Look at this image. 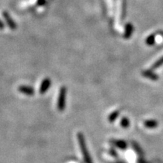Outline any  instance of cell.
<instances>
[{
    "label": "cell",
    "instance_id": "6da1fadb",
    "mask_svg": "<svg viewBox=\"0 0 163 163\" xmlns=\"http://www.w3.org/2000/svg\"><path fill=\"white\" fill-rule=\"evenodd\" d=\"M77 139H78L79 144L80 150H81L82 154L83 156V159L85 160V163H93L92 158H91L90 155H89L88 150L86 143H85V138L84 135L82 134L81 132H79L77 134Z\"/></svg>",
    "mask_w": 163,
    "mask_h": 163
},
{
    "label": "cell",
    "instance_id": "7a4b0ae2",
    "mask_svg": "<svg viewBox=\"0 0 163 163\" xmlns=\"http://www.w3.org/2000/svg\"><path fill=\"white\" fill-rule=\"evenodd\" d=\"M66 88L62 87L60 89L59 92L58 98H57V109L59 111H64L66 106Z\"/></svg>",
    "mask_w": 163,
    "mask_h": 163
},
{
    "label": "cell",
    "instance_id": "3957f363",
    "mask_svg": "<svg viewBox=\"0 0 163 163\" xmlns=\"http://www.w3.org/2000/svg\"><path fill=\"white\" fill-rule=\"evenodd\" d=\"M19 92L22 94H26V95H33L34 94V89L32 87H29V86H25V85H22V86H20L18 88Z\"/></svg>",
    "mask_w": 163,
    "mask_h": 163
},
{
    "label": "cell",
    "instance_id": "277c9868",
    "mask_svg": "<svg viewBox=\"0 0 163 163\" xmlns=\"http://www.w3.org/2000/svg\"><path fill=\"white\" fill-rule=\"evenodd\" d=\"M51 86V80L49 79H45L44 81L42 82L41 86L39 88V92L41 94H44L47 92V90L50 88Z\"/></svg>",
    "mask_w": 163,
    "mask_h": 163
},
{
    "label": "cell",
    "instance_id": "5b68a950",
    "mask_svg": "<svg viewBox=\"0 0 163 163\" xmlns=\"http://www.w3.org/2000/svg\"><path fill=\"white\" fill-rule=\"evenodd\" d=\"M111 143L113 145L118 147V148L122 149V150H125L127 147V143H125V141H121V140H113V141H111Z\"/></svg>",
    "mask_w": 163,
    "mask_h": 163
},
{
    "label": "cell",
    "instance_id": "8992f818",
    "mask_svg": "<svg viewBox=\"0 0 163 163\" xmlns=\"http://www.w3.org/2000/svg\"><path fill=\"white\" fill-rule=\"evenodd\" d=\"M143 125L147 129H155L159 125V123L156 120H147L143 122Z\"/></svg>",
    "mask_w": 163,
    "mask_h": 163
},
{
    "label": "cell",
    "instance_id": "52a82bcc",
    "mask_svg": "<svg viewBox=\"0 0 163 163\" xmlns=\"http://www.w3.org/2000/svg\"><path fill=\"white\" fill-rule=\"evenodd\" d=\"M119 115H120V112L118 110H115V111H113V113H110V115L108 116V120L110 122H113L114 121L118 118Z\"/></svg>",
    "mask_w": 163,
    "mask_h": 163
},
{
    "label": "cell",
    "instance_id": "ba28073f",
    "mask_svg": "<svg viewBox=\"0 0 163 163\" xmlns=\"http://www.w3.org/2000/svg\"><path fill=\"white\" fill-rule=\"evenodd\" d=\"M120 125H122V127L125 128H128L130 125V122H129V120L128 118H126V117H124V118L122 119V120H121L120 122Z\"/></svg>",
    "mask_w": 163,
    "mask_h": 163
},
{
    "label": "cell",
    "instance_id": "9c48e42d",
    "mask_svg": "<svg viewBox=\"0 0 163 163\" xmlns=\"http://www.w3.org/2000/svg\"><path fill=\"white\" fill-rule=\"evenodd\" d=\"M143 75H144L145 76L150 78V79H154V80L156 79V76H155V75L152 74V73H150V72H145V73H143Z\"/></svg>",
    "mask_w": 163,
    "mask_h": 163
},
{
    "label": "cell",
    "instance_id": "30bf717a",
    "mask_svg": "<svg viewBox=\"0 0 163 163\" xmlns=\"http://www.w3.org/2000/svg\"><path fill=\"white\" fill-rule=\"evenodd\" d=\"M132 146L133 147H134V150H136V152H138V153H139V154H142V150H141V148H140V147H139V145H138L137 144V143H132Z\"/></svg>",
    "mask_w": 163,
    "mask_h": 163
},
{
    "label": "cell",
    "instance_id": "8fae6325",
    "mask_svg": "<svg viewBox=\"0 0 163 163\" xmlns=\"http://www.w3.org/2000/svg\"><path fill=\"white\" fill-rule=\"evenodd\" d=\"M109 152H110V155L113 156H115V157H116V156H117V153H116V152H115V150H113V149H110V151H109Z\"/></svg>",
    "mask_w": 163,
    "mask_h": 163
},
{
    "label": "cell",
    "instance_id": "7c38bea8",
    "mask_svg": "<svg viewBox=\"0 0 163 163\" xmlns=\"http://www.w3.org/2000/svg\"><path fill=\"white\" fill-rule=\"evenodd\" d=\"M138 163H147V162H145L143 159H139V160H138Z\"/></svg>",
    "mask_w": 163,
    "mask_h": 163
},
{
    "label": "cell",
    "instance_id": "4fadbf2b",
    "mask_svg": "<svg viewBox=\"0 0 163 163\" xmlns=\"http://www.w3.org/2000/svg\"><path fill=\"white\" fill-rule=\"evenodd\" d=\"M115 163H124V162H115Z\"/></svg>",
    "mask_w": 163,
    "mask_h": 163
}]
</instances>
